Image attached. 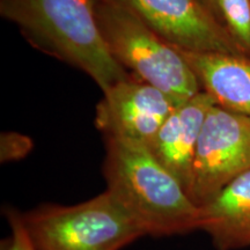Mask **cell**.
<instances>
[{
	"label": "cell",
	"instance_id": "5",
	"mask_svg": "<svg viewBox=\"0 0 250 250\" xmlns=\"http://www.w3.org/2000/svg\"><path fill=\"white\" fill-rule=\"evenodd\" d=\"M249 169L250 117L214 105L199 136L189 197L202 206Z\"/></svg>",
	"mask_w": 250,
	"mask_h": 250
},
{
	"label": "cell",
	"instance_id": "3",
	"mask_svg": "<svg viewBox=\"0 0 250 250\" xmlns=\"http://www.w3.org/2000/svg\"><path fill=\"white\" fill-rule=\"evenodd\" d=\"M98 24L112 58L177 105L202 92L181 51L117 0H99Z\"/></svg>",
	"mask_w": 250,
	"mask_h": 250
},
{
	"label": "cell",
	"instance_id": "2",
	"mask_svg": "<svg viewBox=\"0 0 250 250\" xmlns=\"http://www.w3.org/2000/svg\"><path fill=\"white\" fill-rule=\"evenodd\" d=\"M99 0H0V13L37 49L79 68L103 93L132 76L112 58L98 24Z\"/></svg>",
	"mask_w": 250,
	"mask_h": 250
},
{
	"label": "cell",
	"instance_id": "13",
	"mask_svg": "<svg viewBox=\"0 0 250 250\" xmlns=\"http://www.w3.org/2000/svg\"><path fill=\"white\" fill-rule=\"evenodd\" d=\"M5 214L11 226V237L6 241L4 250H35L21 220L20 212L14 208H6Z\"/></svg>",
	"mask_w": 250,
	"mask_h": 250
},
{
	"label": "cell",
	"instance_id": "8",
	"mask_svg": "<svg viewBox=\"0 0 250 250\" xmlns=\"http://www.w3.org/2000/svg\"><path fill=\"white\" fill-rule=\"evenodd\" d=\"M214 105L211 96L202 90L174 109L147 145L158 161L180 181L188 195L199 136Z\"/></svg>",
	"mask_w": 250,
	"mask_h": 250
},
{
	"label": "cell",
	"instance_id": "1",
	"mask_svg": "<svg viewBox=\"0 0 250 250\" xmlns=\"http://www.w3.org/2000/svg\"><path fill=\"white\" fill-rule=\"evenodd\" d=\"M105 139L103 173L107 191L145 235L170 236L199 230V208L147 145L122 138Z\"/></svg>",
	"mask_w": 250,
	"mask_h": 250
},
{
	"label": "cell",
	"instance_id": "12",
	"mask_svg": "<svg viewBox=\"0 0 250 250\" xmlns=\"http://www.w3.org/2000/svg\"><path fill=\"white\" fill-rule=\"evenodd\" d=\"M33 148V140L20 133L6 132L0 138L1 162L19 160L26 156Z\"/></svg>",
	"mask_w": 250,
	"mask_h": 250
},
{
	"label": "cell",
	"instance_id": "9",
	"mask_svg": "<svg viewBox=\"0 0 250 250\" xmlns=\"http://www.w3.org/2000/svg\"><path fill=\"white\" fill-rule=\"evenodd\" d=\"M180 51L215 105L250 117V57Z\"/></svg>",
	"mask_w": 250,
	"mask_h": 250
},
{
	"label": "cell",
	"instance_id": "4",
	"mask_svg": "<svg viewBox=\"0 0 250 250\" xmlns=\"http://www.w3.org/2000/svg\"><path fill=\"white\" fill-rule=\"evenodd\" d=\"M20 214L35 250H121L145 235L107 190L77 205L45 204Z\"/></svg>",
	"mask_w": 250,
	"mask_h": 250
},
{
	"label": "cell",
	"instance_id": "14",
	"mask_svg": "<svg viewBox=\"0 0 250 250\" xmlns=\"http://www.w3.org/2000/svg\"><path fill=\"white\" fill-rule=\"evenodd\" d=\"M201 1L206 6V7L210 9V11L215 15V17L219 19L217 0H201ZM219 21H220V19H219ZM220 22H221V21H220Z\"/></svg>",
	"mask_w": 250,
	"mask_h": 250
},
{
	"label": "cell",
	"instance_id": "10",
	"mask_svg": "<svg viewBox=\"0 0 250 250\" xmlns=\"http://www.w3.org/2000/svg\"><path fill=\"white\" fill-rule=\"evenodd\" d=\"M199 208V230L217 250L250 247V169L237 176Z\"/></svg>",
	"mask_w": 250,
	"mask_h": 250
},
{
	"label": "cell",
	"instance_id": "11",
	"mask_svg": "<svg viewBox=\"0 0 250 250\" xmlns=\"http://www.w3.org/2000/svg\"><path fill=\"white\" fill-rule=\"evenodd\" d=\"M219 19L243 54L250 57V0H217Z\"/></svg>",
	"mask_w": 250,
	"mask_h": 250
},
{
	"label": "cell",
	"instance_id": "7",
	"mask_svg": "<svg viewBox=\"0 0 250 250\" xmlns=\"http://www.w3.org/2000/svg\"><path fill=\"white\" fill-rule=\"evenodd\" d=\"M96 108V127L105 138L148 145L177 104L167 94L133 76L103 93Z\"/></svg>",
	"mask_w": 250,
	"mask_h": 250
},
{
	"label": "cell",
	"instance_id": "6",
	"mask_svg": "<svg viewBox=\"0 0 250 250\" xmlns=\"http://www.w3.org/2000/svg\"><path fill=\"white\" fill-rule=\"evenodd\" d=\"M162 39L183 51L243 55L201 0H117ZM249 57V56H248Z\"/></svg>",
	"mask_w": 250,
	"mask_h": 250
}]
</instances>
